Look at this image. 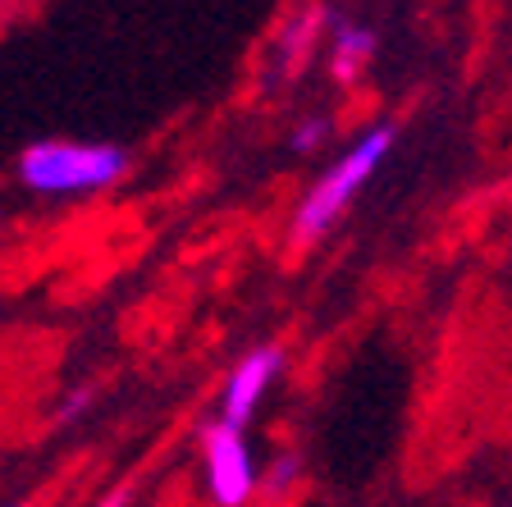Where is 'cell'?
Listing matches in <instances>:
<instances>
[{
    "mask_svg": "<svg viewBox=\"0 0 512 507\" xmlns=\"http://www.w3.org/2000/svg\"><path fill=\"white\" fill-rule=\"evenodd\" d=\"M92 402H96V389H74L69 398L60 402V407H55V416H51L55 430H69V425H78L87 412H92Z\"/></svg>",
    "mask_w": 512,
    "mask_h": 507,
    "instance_id": "cell-9",
    "label": "cell"
},
{
    "mask_svg": "<svg viewBox=\"0 0 512 507\" xmlns=\"http://www.w3.org/2000/svg\"><path fill=\"white\" fill-rule=\"evenodd\" d=\"M334 138V119L330 115H307L293 128V151H320Z\"/></svg>",
    "mask_w": 512,
    "mask_h": 507,
    "instance_id": "cell-8",
    "label": "cell"
},
{
    "mask_svg": "<svg viewBox=\"0 0 512 507\" xmlns=\"http://www.w3.org/2000/svg\"><path fill=\"white\" fill-rule=\"evenodd\" d=\"M19 507H28V503H19Z\"/></svg>",
    "mask_w": 512,
    "mask_h": 507,
    "instance_id": "cell-11",
    "label": "cell"
},
{
    "mask_svg": "<svg viewBox=\"0 0 512 507\" xmlns=\"http://www.w3.org/2000/svg\"><path fill=\"white\" fill-rule=\"evenodd\" d=\"M128 174V151L115 142L46 138L19 156V183L37 197H87Z\"/></svg>",
    "mask_w": 512,
    "mask_h": 507,
    "instance_id": "cell-2",
    "label": "cell"
},
{
    "mask_svg": "<svg viewBox=\"0 0 512 507\" xmlns=\"http://www.w3.org/2000/svg\"><path fill=\"white\" fill-rule=\"evenodd\" d=\"M133 494H138V485H133V480H124V485H115L110 494L96 498L92 507H128V503H133Z\"/></svg>",
    "mask_w": 512,
    "mask_h": 507,
    "instance_id": "cell-10",
    "label": "cell"
},
{
    "mask_svg": "<svg viewBox=\"0 0 512 507\" xmlns=\"http://www.w3.org/2000/svg\"><path fill=\"white\" fill-rule=\"evenodd\" d=\"M394 142H398V124L380 119V124L366 128L362 138L352 142V147L343 151V156L334 160V165L325 169L316 183H311V192L302 197L298 215H293V233H288V238H293V247L320 243V238L339 224V215L352 206V197H357V192L375 179V169H380L384 160L394 156Z\"/></svg>",
    "mask_w": 512,
    "mask_h": 507,
    "instance_id": "cell-1",
    "label": "cell"
},
{
    "mask_svg": "<svg viewBox=\"0 0 512 507\" xmlns=\"http://www.w3.org/2000/svg\"><path fill=\"white\" fill-rule=\"evenodd\" d=\"M380 37L362 19H330V74L334 83H357L362 69L375 60Z\"/></svg>",
    "mask_w": 512,
    "mask_h": 507,
    "instance_id": "cell-6",
    "label": "cell"
},
{
    "mask_svg": "<svg viewBox=\"0 0 512 507\" xmlns=\"http://www.w3.org/2000/svg\"><path fill=\"white\" fill-rule=\"evenodd\" d=\"M279 370H284V348L266 343V348H252L234 370H229V380H224V393H220V421L243 430L247 421L256 416L261 398L270 393V384L279 380Z\"/></svg>",
    "mask_w": 512,
    "mask_h": 507,
    "instance_id": "cell-4",
    "label": "cell"
},
{
    "mask_svg": "<svg viewBox=\"0 0 512 507\" xmlns=\"http://www.w3.org/2000/svg\"><path fill=\"white\" fill-rule=\"evenodd\" d=\"M298 480H302V453L298 448H284V453L270 457V466H266V498L270 503H284V498L298 489Z\"/></svg>",
    "mask_w": 512,
    "mask_h": 507,
    "instance_id": "cell-7",
    "label": "cell"
},
{
    "mask_svg": "<svg viewBox=\"0 0 512 507\" xmlns=\"http://www.w3.org/2000/svg\"><path fill=\"white\" fill-rule=\"evenodd\" d=\"M202 462H206V489H211L215 507H247L252 494L261 489V471L247 448L243 430L234 425H206L202 434Z\"/></svg>",
    "mask_w": 512,
    "mask_h": 507,
    "instance_id": "cell-3",
    "label": "cell"
},
{
    "mask_svg": "<svg viewBox=\"0 0 512 507\" xmlns=\"http://www.w3.org/2000/svg\"><path fill=\"white\" fill-rule=\"evenodd\" d=\"M330 32V10L325 5H307V10H298L293 19L279 28L275 46H270V64H275V74L293 78L302 74V64L311 60V51H316V42Z\"/></svg>",
    "mask_w": 512,
    "mask_h": 507,
    "instance_id": "cell-5",
    "label": "cell"
}]
</instances>
